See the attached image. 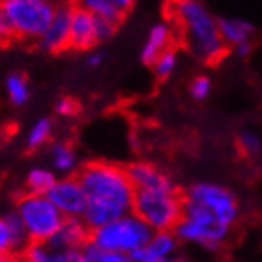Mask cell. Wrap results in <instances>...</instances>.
Returning a JSON list of instances; mask_svg holds the SVG:
<instances>
[{"mask_svg": "<svg viewBox=\"0 0 262 262\" xmlns=\"http://www.w3.org/2000/svg\"><path fill=\"white\" fill-rule=\"evenodd\" d=\"M55 113L60 118H71L77 113V101L73 98H60L55 105Z\"/></svg>", "mask_w": 262, "mask_h": 262, "instance_id": "484cf974", "label": "cell"}, {"mask_svg": "<svg viewBox=\"0 0 262 262\" xmlns=\"http://www.w3.org/2000/svg\"><path fill=\"white\" fill-rule=\"evenodd\" d=\"M172 15L180 23L195 58L210 64L223 56L227 45L219 32V19L201 0H172Z\"/></svg>", "mask_w": 262, "mask_h": 262, "instance_id": "7a4b0ae2", "label": "cell"}, {"mask_svg": "<svg viewBox=\"0 0 262 262\" xmlns=\"http://www.w3.org/2000/svg\"><path fill=\"white\" fill-rule=\"evenodd\" d=\"M28 244V236L15 210L0 213V255L13 257L15 253L25 251Z\"/></svg>", "mask_w": 262, "mask_h": 262, "instance_id": "4fadbf2b", "label": "cell"}, {"mask_svg": "<svg viewBox=\"0 0 262 262\" xmlns=\"http://www.w3.org/2000/svg\"><path fill=\"white\" fill-rule=\"evenodd\" d=\"M11 39H13V32H11V27L10 23H8V19H6L4 11L0 8V47L8 45Z\"/></svg>", "mask_w": 262, "mask_h": 262, "instance_id": "83f0119b", "label": "cell"}, {"mask_svg": "<svg viewBox=\"0 0 262 262\" xmlns=\"http://www.w3.org/2000/svg\"><path fill=\"white\" fill-rule=\"evenodd\" d=\"M118 25L103 17H96L81 8H73L71 17V49L92 51L115 36Z\"/></svg>", "mask_w": 262, "mask_h": 262, "instance_id": "9c48e42d", "label": "cell"}, {"mask_svg": "<svg viewBox=\"0 0 262 262\" xmlns=\"http://www.w3.org/2000/svg\"><path fill=\"white\" fill-rule=\"evenodd\" d=\"M103 262H135L129 255L122 253H103Z\"/></svg>", "mask_w": 262, "mask_h": 262, "instance_id": "f546056e", "label": "cell"}, {"mask_svg": "<svg viewBox=\"0 0 262 262\" xmlns=\"http://www.w3.org/2000/svg\"><path fill=\"white\" fill-rule=\"evenodd\" d=\"M77 178L88 195L82 221L90 230L101 229L133 212L135 187L124 167L107 161H90L82 165Z\"/></svg>", "mask_w": 262, "mask_h": 262, "instance_id": "6da1fadb", "label": "cell"}, {"mask_svg": "<svg viewBox=\"0 0 262 262\" xmlns=\"http://www.w3.org/2000/svg\"><path fill=\"white\" fill-rule=\"evenodd\" d=\"M51 135H53V122L49 118H39L32 124V127L28 129L27 135V146L30 150H38V148L45 146L49 142Z\"/></svg>", "mask_w": 262, "mask_h": 262, "instance_id": "7402d4cb", "label": "cell"}, {"mask_svg": "<svg viewBox=\"0 0 262 262\" xmlns=\"http://www.w3.org/2000/svg\"><path fill=\"white\" fill-rule=\"evenodd\" d=\"M152 68H154V75L158 77L159 81L169 79V77L176 71V68H178V53L172 49L165 51L163 55L154 62Z\"/></svg>", "mask_w": 262, "mask_h": 262, "instance_id": "cb8c5ba5", "label": "cell"}, {"mask_svg": "<svg viewBox=\"0 0 262 262\" xmlns=\"http://www.w3.org/2000/svg\"><path fill=\"white\" fill-rule=\"evenodd\" d=\"M58 174L49 167H32L25 176V193L30 195H49Z\"/></svg>", "mask_w": 262, "mask_h": 262, "instance_id": "ffe728a7", "label": "cell"}, {"mask_svg": "<svg viewBox=\"0 0 262 262\" xmlns=\"http://www.w3.org/2000/svg\"><path fill=\"white\" fill-rule=\"evenodd\" d=\"M81 262H103V251L94 244H88L81 249Z\"/></svg>", "mask_w": 262, "mask_h": 262, "instance_id": "4316f807", "label": "cell"}, {"mask_svg": "<svg viewBox=\"0 0 262 262\" xmlns=\"http://www.w3.org/2000/svg\"><path fill=\"white\" fill-rule=\"evenodd\" d=\"M154 230L142 221L139 215L131 212L101 229L92 230L90 244L101 249L103 253H122L133 255L142 249L152 238Z\"/></svg>", "mask_w": 262, "mask_h": 262, "instance_id": "5b68a950", "label": "cell"}, {"mask_svg": "<svg viewBox=\"0 0 262 262\" xmlns=\"http://www.w3.org/2000/svg\"><path fill=\"white\" fill-rule=\"evenodd\" d=\"M186 201H191L208 208L210 212L223 219L225 223L234 227L240 217V202L234 191L215 182H195L182 193Z\"/></svg>", "mask_w": 262, "mask_h": 262, "instance_id": "ba28073f", "label": "cell"}, {"mask_svg": "<svg viewBox=\"0 0 262 262\" xmlns=\"http://www.w3.org/2000/svg\"><path fill=\"white\" fill-rule=\"evenodd\" d=\"M0 262H13V257H8V255H0Z\"/></svg>", "mask_w": 262, "mask_h": 262, "instance_id": "836d02e7", "label": "cell"}, {"mask_svg": "<svg viewBox=\"0 0 262 262\" xmlns=\"http://www.w3.org/2000/svg\"><path fill=\"white\" fill-rule=\"evenodd\" d=\"M13 38L38 43L56 13L55 0H0Z\"/></svg>", "mask_w": 262, "mask_h": 262, "instance_id": "277c9868", "label": "cell"}, {"mask_svg": "<svg viewBox=\"0 0 262 262\" xmlns=\"http://www.w3.org/2000/svg\"><path fill=\"white\" fill-rule=\"evenodd\" d=\"M170 41H172V27H170L169 23H154L141 47V60L144 64L152 66L165 51L170 49Z\"/></svg>", "mask_w": 262, "mask_h": 262, "instance_id": "2e32d148", "label": "cell"}, {"mask_svg": "<svg viewBox=\"0 0 262 262\" xmlns=\"http://www.w3.org/2000/svg\"><path fill=\"white\" fill-rule=\"evenodd\" d=\"M103 62H105V53H101V51H92V53H88V56H86L88 68L98 70V68L103 66Z\"/></svg>", "mask_w": 262, "mask_h": 262, "instance_id": "f1b7e54d", "label": "cell"}, {"mask_svg": "<svg viewBox=\"0 0 262 262\" xmlns=\"http://www.w3.org/2000/svg\"><path fill=\"white\" fill-rule=\"evenodd\" d=\"M90 236H92V230L88 229V225L81 217H68L64 219L58 232L47 244H51L53 247H60V249L81 251L82 247L90 244Z\"/></svg>", "mask_w": 262, "mask_h": 262, "instance_id": "5bb4252c", "label": "cell"}, {"mask_svg": "<svg viewBox=\"0 0 262 262\" xmlns=\"http://www.w3.org/2000/svg\"><path fill=\"white\" fill-rule=\"evenodd\" d=\"M111 2H113V4H115L122 13H124V17H126L131 11V8L135 6V0H111Z\"/></svg>", "mask_w": 262, "mask_h": 262, "instance_id": "4dcf8cb0", "label": "cell"}, {"mask_svg": "<svg viewBox=\"0 0 262 262\" xmlns=\"http://www.w3.org/2000/svg\"><path fill=\"white\" fill-rule=\"evenodd\" d=\"M230 230L232 227L208 208L184 199V215L172 232L180 244H191L206 251H217L229 240Z\"/></svg>", "mask_w": 262, "mask_h": 262, "instance_id": "3957f363", "label": "cell"}, {"mask_svg": "<svg viewBox=\"0 0 262 262\" xmlns=\"http://www.w3.org/2000/svg\"><path fill=\"white\" fill-rule=\"evenodd\" d=\"M15 213L21 219L30 244H47L64 223V215L47 195L25 193L17 199Z\"/></svg>", "mask_w": 262, "mask_h": 262, "instance_id": "8992f818", "label": "cell"}, {"mask_svg": "<svg viewBox=\"0 0 262 262\" xmlns=\"http://www.w3.org/2000/svg\"><path fill=\"white\" fill-rule=\"evenodd\" d=\"M73 4H58L56 13L51 21L47 32L39 39L38 45L47 53H62L71 47V17H73Z\"/></svg>", "mask_w": 262, "mask_h": 262, "instance_id": "8fae6325", "label": "cell"}, {"mask_svg": "<svg viewBox=\"0 0 262 262\" xmlns=\"http://www.w3.org/2000/svg\"><path fill=\"white\" fill-rule=\"evenodd\" d=\"M219 32L227 47H238L244 43H251L255 36V25L242 17H223L219 19Z\"/></svg>", "mask_w": 262, "mask_h": 262, "instance_id": "ac0fdd59", "label": "cell"}, {"mask_svg": "<svg viewBox=\"0 0 262 262\" xmlns=\"http://www.w3.org/2000/svg\"><path fill=\"white\" fill-rule=\"evenodd\" d=\"M23 262H81V251L60 249L51 244H28L23 251Z\"/></svg>", "mask_w": 262, "mask_h": 262, "instance_id": "d6986e66", "label": "cell"}, {"mask_svg": "<svg viewBox=\"0 0 262 262\" xmlns=\"http://www.w3.org/2000/svg\"><path fill=\"white\" fill-rule=\"evenodd\" d=\"M133 213L154 230H174L184 215V195L180 191H154L139 189L135 191Z\"/></svg>", "mask_w": 262, "mask_h": 262, "instance_id": "52a82bcc", "label": "cell"}, {"mask_svg": "<svg viewBox=\"0 0 262 262\" xmlns=\"http://www.w3.org/2000/svg\"><path fill=\"white\" fill-rule=\"evenodd\" d=\"M131 184L139 189H154V191H180L176 182L167 172L148 161H135L126 167Z\"/></svg>", "mask_w": 262, "mask_h": 262, "instance_id": "7c38bea8", "label": "cell"}, {"mask_svg": "<svg viewBox=\"0 0 262 262\" xmlns=\"http://www.w3.org/2000/svg\"><path fill=\"white\" fill-rule=\"evenodd\" d=\"M167 262H189V260H186L184 257H172V258H167Z\"/></svg>", "mask_w": 262, "mask_h": 262, "instance_id": "d6a6232c", "label": "cell"}, {"mask_svg": "<svg viewBox=\"0 0 262 262\" xmlns=\"http://www.w3.org/2000/svg\"><path fill=\"white\" fill-rule=\"evenodd\" d=\"M4 88L10 103L15 107H23L30 99V84L23 73H10L6 77Z\"/></svg>", "mask_w": 262, "mask_h": 262, "instance_id": "44dd1931", "label": "cell"}, {"mask_svg": "<svg viewBox=\"0 0 262 262\" xmlns=\"http://www.w3.org/2000/svg\"><path fill=\"white\" fill-rule=\"evenodd\" d=\"M49 161H51V169L58 174V178H62V176H77L79 170H81L79 152L75 150L73 144H70V142L66 141H58L51 146Z\"/></svg>", "mask_w": 262, "mask_h": 262, "instance_id": "e0dca14e", "label": "cell"}, {"mask_svg": "<svg viewBox=\"0 0 262 262\" xmlns=\"http://www.w3.org/2000/svg\"><path fill=\"white\" fill-rule=\"evenodd\" d=\"M178 246H180V240L176 238L172 230H161V232H154L146 246L129 257L135 262H148L154 258H172L178 253Z\"/></svg>", "mask_w": 262, "mask_h": 262, "instance_id": "9a60e30c", "label": "cell"}, {"mask_svg": "<svg viewBox=\"0 0 262 262\" xmlns=\"http://www.w3.org/2000/svg\"><path fill=\"white\" fill-rule=\"evenodd\" d=\"M212 90H213V84L206 75L195 77L191 81V84H189V96H191L195 101H199V103L206 101V99L212 96Z\"/></svg>", "mask_w": 262, "mask_h": 262, "instance_id": "d4e9b609", "label": "cell"}, {"mask_svg": "<svg viewBox=\"0 0 262 262\" xmlns=\"http://www.w3.org/2000/svg\"><path fill=\"white\" fill-rule=\"evenodd\" d=\"M238 148L249 159L262 158V137L253 129H242L238 133Z\"/></svg>", "mask_w": 262, "mask_h": 262, "instance_id": "603a6c76", "label": "cell"}, {"mask_svg": "<svg viewBox=\"0 0 262 262\" xmlns=\"http://www.w3.org/2000/svg\"><path fill=\"white\" fill-rule=\"evenodd\" d=\"M253 49V41L251 43H244V45H238V47H234V55L240 56V58H246V56H249V53H251Z\"/></svg>", "mask_w": 262, "mask_h": 262, "instance_id": "1f68e13d", "label": "cell"}, {"mask_svg": "<svg viewBox=\"0 0 262 262\" xmlns=\"http://www.w3.org/2000/svg\"><path fill=\"white\" fill-rule=\"evenodd\" d=\"M47 196L60 210L66 219L68 217L82 219V215L86 212L88 195L77 176H62V178H58Z\"/></svg>", "mask_w": 262, "mask_h": 262, "instance_id": "30bf717a", "label": "cell"}]
</instances>
